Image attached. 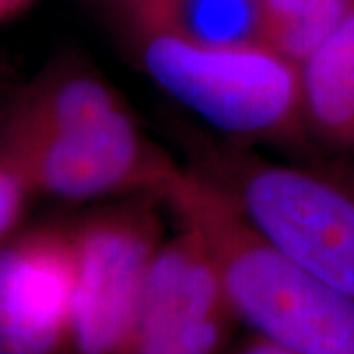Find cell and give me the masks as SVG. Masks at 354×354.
Segmentation results:
<instances>
[{
  "instance_id": "7",
  "label": "cell",
  "mask_w": 354,
  "mask_h": 354,
  "mask_svg": "<svg viewBox=\"0 0 354 354\" xmlns=\"http://www.w3.org/2000/svg\"><path fill=\"white\" fill-rule=\"evenodd\" d=\"M73 254L67 230L0 246V354H69Z\"/></svg>"
},
{
  "instance_id": "1",
  "label": "cell",
  "mask_w": 354,
  "mask_h": 354,
  "mask_svg": "<svg viewBox=\"0 0 354 354\" xmlns=\"http://www.w3.org/2000/svg\"><path fill=\"white\" fill-rule=\"evenodd\" d=\"M0 153L30 191L62 199L162 197L181 171L140 134L113 88L75 64L46 71L14 102Z\"/></svg>"
},
{
  "instance_id": "12",
  "label": "cell",
  "mask_w": 354,
  "mask_h": 354,
  "mask_svg": "<svg viewBox=\"0 0 354 354\" xmlns=\"http://www.w3.org/2000/svg\"><path fill=\"white\" fill-rule=\"evenodd\" d=\"M225 354H295L288 351V348H281L274 342L266 341L262 337H256L252 335L250 339L239 342L236 346H228Z\"/></svg>"
},
{
  "instance_id": "10",
  "label": "cell",
  "mask_w": 354,
  "mask_h": 354,
  "mask_svg": "<svg viewBox=\"0 0 354 354\" xmlns=\"http://www.w3.org/2000/svg\"><path fill=\"white\" fill-rule=\"evenodd\" d=\"M353 6L354 0H260L262 46L301 67Z\"/></svg>"
},
{
  "instance_id": "9",
  "label": "cell",
  "mask_w": 354,
  "mask_h": 354,
  "mask_svg": "<svg viewBox=\"0 0 354 354\" xmlns=\"http://www.w3.org/2000/svg\"><path fill=\"white\" fill-rule=\"evenodd\" d=\"M305 128L337 148H354V6L299 67Z\"/></svg>"
},
{
  "instance_id": "8",
  "label": "cell",
  "mask_w": 354,
  "mask_h": 354,
  "mask_svg": "<svg viewBox=\"0 0 354 354\" xmlns=\"http://www.w3.org/2000/svg\"><path fill=\"white\" fill-rule=\"evenodd\" d=\"M136 32L209 48L262 46L260 0H124Z\"/></svg>"
},
{
  "instance_id": "5",
  "label": "cell",
  "mask_w": 354,
  "mask_h": 354,
  "mask_svg": "<svg viewBox=\"0 0 354 354\" xmlns=\"http://www.w3.org/2000/svg\"><path fill=\"white\" fill-rule=\"evenodd\" d=\"M73 254L69 354H130L162 225L152 199L114 205L67 230Z\"/></svg>"
},
{
  "instance_id": "2",
  "label": "cell",
  "mask_w": 354,
  "mask_h": 354,
  "mask_svg": "<svg viewBox=\"0 0 354 354\" xmlns=\"http://www.w3.org/2000/svg\"><path fill=\"white\" fill-rule=\"evenodd\" d=\"M162 197L211 250L239 323L295 354H354V297L272 246L213 181L181 169Z\"/></svg>"
},
{
  "instance_id": "11",
  "label": "cell",
  "mask_w": 354,
  "mask_h": 354,
  "mask_svg": "<svg viewBox=\"0 0 354 354\" xmlns=\"http://www.w3.org/2000/svg\"><path fill=\"white\" fill-rule=\"evenodd\" d=\"M30 187L2 153H0V241L10 232L24 211Z\"/></svg>"
},
{
  "instance_id": "3",
  "label": "cell",
  "mask_w": 354,
  "mask_h": 354,
  "mask_svg": "<svg viewBox=\"0 0 354 354\" xmlns=\"http://www.w3.org/2000/svg\"><path fill=\"white\" fill-rule=\"evenodd\" d=\"M136 44L153 83L216 130L246 140L305 130L299 67L264 46L209 48L144 32Z\"/></svg>"
},
{
  "instance_id": "6",
  "label": "cell",
  "mask_w": 354,
  "mask_h": 354,
  "mask_svg": "<svg viewBox=\"0 0 354 354\" xmlns=\"http://www.w3.org/2000/svg\"><path fill=\"white\" fill-rule=\"evenodd\" d=\"M153 256L130 354H225L234 315L213 254L187 227Z\"/></svg>"
},
{
  "instance_id": "14",
  "label": "cell",
  "mask_w": 354,
  "mask_h": 354,
  "mask_svg": "<svg viewBox=\"0 0 354 354\" xmlns=\"http://www.w3.org/2000/svg\"><path fill=\"white\" fill-rule=\"evenodd\" d=\"M339 181H341V183L344 185V187H346V189H351L354 193V167H353V169H348V171H346V174H344V176L339 179Z\"/></svg>"
},
{
  "instance_id": "13",
  "label": "cell",
  "mask_w": 354,
  "mask_h": 354,
  "mask_svg": "<svg viewBox=\"0 0 354 354\" xmlns=\"http://www.w3.org/2000/svg\"><path fill=\"white\" fill-rule=\"evenodd\" d=\"M30 0H0V20H6L20 10H24Z\"/></svg>"
},
{
  "instance_id": "4",
  "label": "cell",
  "mask_w": 354,
  "mask_h": 354,
  "mask_svg": "<svg viewBox=\"0 0 354 354\" xmlns=\"http://www.w3.org/2000/svg\"><path fill=\"white\" fill-rule=\"evenodd\" d=\"M199 174L279 252L354 297V193L339 179L232 150L209 153Z\"/></svg>"
}]
</instances>
